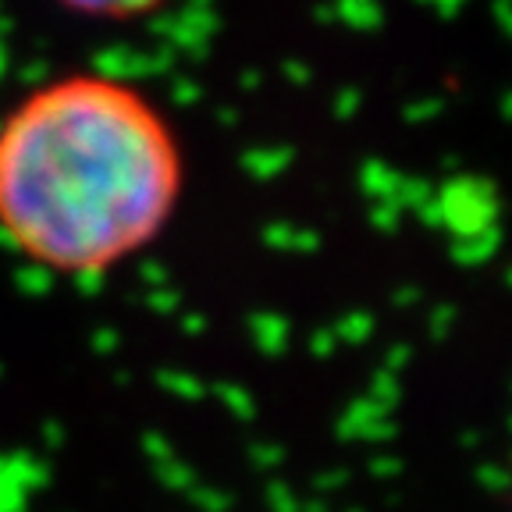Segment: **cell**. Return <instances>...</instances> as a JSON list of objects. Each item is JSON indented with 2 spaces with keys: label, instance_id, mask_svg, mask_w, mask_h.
Returning a JSON list of instances; mask_svg holds the SVG:
<instances>
[{
  "label": "cell",
  "instance_id": "1",
  "mask_svg": "<svg viewBox=\"0 0 512 512\" xmlns=\"http://www.w3.org/2000/svg\"><path fill=\"white\" fill-rule=\"evenodd\" d=\"M168 111L111 72H64L0 118V239L64 278H104L168 232L185 196Z\"/></svg>",
  "mask_w": 512,
  "mask_h": 512
},
{
  "label": "cell",
  "instance_id": "2",
  "mask_svg": "<svg viewBox=\"0 0 512 512\" xmlns=\"http://www.w3.org/2000/svg\"><path fill=\"white\" fill-rule=\"evenodd\" d=\"M50 4L75 18H89V22H139V18L164 11L175 0H50Z\"/></svg>",
  "mask_w": 512,
  "mask_h": 512
}]
</instances>
